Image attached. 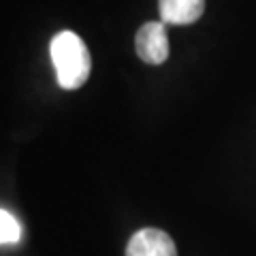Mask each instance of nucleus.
<instances>
[{
	"label": "nucleus",
	"instance_id": "f257e3e1",
	"mask_svg": "<svg viewBox=\"0 0 256 256\" xmlns=\"http://www.w3.org/2000/svg\"><path fill=\"white\" fill-rule=\"evenodd\" d=\"M50 54H52V62L56 66V77H58L60 88H64V90H77V88H82L88 82L92 70V58L79 34L70 30L58 32L52 38Z\"/></svg>",
	"mask_w": 256,
	"mask_h": 256
},
{
	"label": "nucleus",
	"instance_id": "f03ea898",
	"mask_svg": "<svg viewBox=\"0 0 256 256\" xmlns=\"http://www.w3.org/2000/svg\"><path fill=\"white\" fill-rule=\"evenodd\" d=\"M134 50L137 56L152 66H158L169 58V36H166L164 22H148L139 28L134 36Z\"/></svg>",
	"mask_w": 256,
	"mask_h": 256
},
{
	"label": "nucleus",
	"instance_id": "7ed1b4c3",
	"mask_svg": "<svg viewBox=\"0 0 256 256\" xmlns=\"http://www.w3.org/2000/svg\"><path fill=\"white\" fill-rule=\"evenodd\" d=\"M126 256H178V248L164 230L141 228L128 242Z\"/></svg>",
	"mask_w": 256,
	"mask_h": 256
},
{
	"label": "nucleus",
	"instance_id": "20e7f679",
	"mask_svg": "<svg viewBox=\"0 0 256 256\" xmlns=\"http://www.w3.org/2000/svg\"><path fill=\"white\" fill-rule=\"evenodd\" d=\"M160 22L171 26L194 24L205 11V0H158Z\"/></svg>",
	"mask_w": 256,
	"mask_h": 256
},
{
	"label": "nucleus",
	"instance_id": "39448f33",
	"mask_svg": "<svg viewBox=\"0 0 256 256\" xmlns=\"http://www.w3.org/2000/svg\"><path fill=\"white\" fill-rule=\"evenodd\" d=\"M22 237V226L15 216L0 210V246L2 244H18Z\"/></svg>",
	"mask_w": 256,
	"mask_h": 256
}]
</instances>
